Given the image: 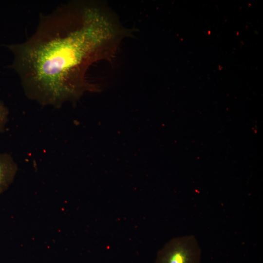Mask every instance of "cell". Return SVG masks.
<instances>
[{"instance_id": "obj_3", "label": "cell", "mask_w": 263, "mask_h": 263, "mask_svg": "<svg viewBox=\"0 0 263 263\" xmlns=\"http://www.w3.org/2000/svg\"><path fill=\"white\" fill-rule=\"evenodd\" d=\"M18 169L16 163L10 154L0 153V194L13 183Z\"/></svg>"}, {"instance_id": "obj_2", "label": "cell", "mask_w": 263, "mask_h": 263, "mask_svg": "<svg viewBox=\"0 0 263 263\" xmlns=\"http://www.w3.org/2000/svg\"><path fill=\"white\" fill-rule=\"evenodd\" d=\"M201 249L192 235L173 238L158 251L155 263H201Z\"/></svg>"}, {"instance_id": "obj_4", "label": "cell", "mask_w": 263, "mask_h": 263, "mask_svg": "<svg viewBox=\"0 0 263 263\" xmlns=\"http://www.w3.org/2000/svg\"><path fill=\"white\" fill-rule=\"evenodd\" d=\"M9 112L7 108L0 100V132H2L8 121Z\"/></svg>"}, {"instance_id": "obj_1", "label": "cell", "mask_w": 263, "mask_h": 263, "mask_svg": "<svg viewBox=\"0 0 263 263\" xmlns=\"http://www.w3.org/2000/svg\"><path fill=\"white\" fill-rule=\"evenodd\" d=\"M122 34L107 14L92 4L71 3L42 15L25 41L8 45L11 68L30 98L59 107L97 89L87 73L98 61L111 60Z\"/></svg>"}]
</instances>
